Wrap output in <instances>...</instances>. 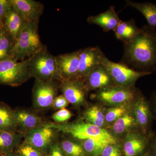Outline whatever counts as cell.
I'll return each instance as SVG.
<instances>
[{
    "label": "cell",
    "mask_w": 156,
    "mask_h": 156,
    "mask_svg": "<svg viewBox=\"0 0 156 156\" xmlns=\"http://www.w3.org/2000/svg\"><path fill=\"white\" fill-rule=\"evenodd\" d=\"M134 38L124 43L122 61L132 69L152 73L156 71V30L146 25Z\"/></svg>",
    "instance_id": "1"
},
{
    "label": "cell",
    "mask_w": 156,
    "mask_h": 156,
    "mask_svg": "<svg viewBox=\"0 0 156 156\" xmlns=\"http://www.w3.org/2000/svg\"><path fill=\"white\" fill-rule=\"evenodd\" d=\"M39 20L24 21L10 52V57L17 61L30 58L43 47L38 32Z\"/></svg>",
    "instance_id": "2"
},
{
    "label": "cell",
    "mask_w": 156,
    "mask_h": 156,
    "mask_svg": "<svg viewBox=\"0 0 156 156\" xmlns=\"http://www.w3.org/2000/svg\"><path fill=\"white\" fill-rule=\"evenodd\" d=\"M29 58V71L31 77L44 82H61L58 74L56 56L48 51L44 45L38 52Z\"/></svg>",
    "instance_id": "3"
},
{
    "label": "cell",
    "mask_w": 156,
    "mask_h": 156,
    "mask_svg": "<svg viewBox=\"0 0 156 156\" xmlns=\"http://www.w3.org/2000/svg\"><path fill=\"white\" fill-rule=\"evenodd\" d=\"M46 126L58 131L68 134L79 140L91 138H105L117 143L114 136L105 129L97 127L87 122L72 123H48Z\"/></svg>",
    "instance_id": "4"
},
{
    "label": "cell",
    "mask_w": 156,
    "mask_h": 156,
    "mask_svg": "<svg viewBox=\"0 0 156 156\" xmlns=\"http://www.w3.org/2000/svg\"><path fill=\"white\" fill-rule=\"evenodd\" d=\"M29 58L17 61L8 58L0 62V84L12 87L21 86L31 77Z\"/></svg>",
    "instance_id": "5"
},
{
    "label": "cell",
    "mask_w": 156,
    "mask_h": 156,
    "mask_svg": "<svg viewBox=\"0 0 156 156\" xmlns=\"http://www.w3.org/2000/svg\"><path fill=\"white\" fill-rule=\"evenodd\" d=\"M101 64L105 66L112 79L115 86L126 88H134L136 81L151 73L139 72L128 67L122 62L111 61L104 55Z\"/></svg>",
    "instance_id": "6"
},
{
    "label": "cell",
    "mask_w": 156,
    "mask_h": 156,
    "mask_svg": "<svg viewBox=\"0 0 156 156\" xmlns=\"http://www.w3.org/2000/svg\"><path fill=\"white\" fill-rule=\"evenodd\" d=\"M61 82L58 81L44 82L35 78L32 89L33 104L38 110L51 107L53 101L57 96Z\"/></svg>",
    "instance_id": "7"
},
{
    "label": "cell",
    "mask_w": 156,
    "mask_h": 156,
    "mask_svg": "<svg viewBox=\"0 0 156 156\" xmlns=\"http://www.w3.org/2000/svg\"><path fill=\"white\" fill-rule=\"evenodd\" d=\"M140 93L133 88L113 86L98 90L97 99L108 105L117 106L134 101Z\"/></svg>",
    "instance_id": "8"
},
{
    "label": "cell",
    "mask_w": 156,
    "mask_h": 156,
    "mask_svg": "<svg viewBox=\"0 0 156 156\" xmlns=\"http://www.w3.org/2000/svg\"><path fill=\"white\" fill-rule=\"evenodd\" d=\"M57 130L46 125L27 131L23 134L24 141L46 155L55 142Z\"/></svg>",
    "instance_id": "9"
},
{
    "label": "cell",
    "mask_w": 156,
    "mask_h": 156,
    "mask_svg": "<svg viewBox=\"0 0 156 156\" xmlns=\"http://www.w3.org/2000/svg\"><path fill=\"white\" fill-rule=\"evenodd\" d=\"M79 52V67L77 80L83 81L94 68L101 64L104 54L98 47L81 49Z\"/></svg>",
    "instance_id": "10"
},
{
    "label": "cell",
    "mask_w": 156,
    "mask_h": 156,
    "mask_svg": "<svg viewBox=\"0 0 156 156\" xmlns=\"http://www.w3.org/2000/svg\"><path fill=\"white\" fill-rule=\"evenodd\" d=\"M60 89L62 95L73 106L80 107L86 103L89 91L83 81L78 80H63L61 82Z\"/></svg>",
    "instance_id": "11"
},
{
    "label": "cell",
    "mask_w": 156,
    "mask_h": 156,
    "mask_svg": "<svg viewBox=\"0 0 156 156\" xmlns=\"http://www.w3.org/2000/svg\"><path fill=\"white\" fill-rule=\"evenodd\" d=\"M56 64L61 81L77 80L79 67V52L60 54L56 56Z\"/></svg>",
    "instance_id": "12"
},
{
    "label": "cell",
    "mask_w": 156,
    "mask_h": 156,
    "mask_svg": "<svg viewBox=\"0 0 156 156\" xmlns=\"http://www.w3.org/2000/svg\"><path fill=\"white\" fill-rule=\"evenodd\" d=\"M149 137L141 131H133L126 135L123 143L124 156H140L148 150Z\"/></svg>",
    "instance_id": "13"
},
{
    "label": "cell",
    "mask_w": 156,
    "mask_h": 156,
    "mask_svg": "<svg viewBox=\"0 0 156 156\" xmlns=\"http://www.w3.org/2000/svg\"><path fill=\"white\" fill-rule=\"evenodd\" d=\"M12 8L23 21L33 22L39 20L44 11L41 3L33 0H11Z\"/></svg>",
    "instance_id": "14"
},
{
    "label": "cell",
    "mask_w": 156,
    "mask_h": 156,
    "mask_svg": "<svg viewBox=\"0 0 156 156\" xmlns=\"http://www.w3.org/2000/svg\"><path fill=\"white\" fill-rule=\"evenodd\" d=\"M83 83L89 91L99 90L115 86L108 72L101 64L94 68L88 74Z\"/></svg>",
    "instance_id": "15"
},
{
    "label": "cell",
    "mask_w": 156,
    "mask_h": 156,
    "mask_svg": "<svg viewBox=\"0 0 156 156\" xmlns=\"http://www.w3.org/2000/svg\"><path fill=\"white\" fill-rule=\"evenodd\" d=\"M133 113L137 126L141 132L147 135L153 115L149 103L141 94L134 101Z\"/></svg>",
    "instance_id": "16"
},
{
    "label": "cell",
    "mask_w": 156,
    "mask_h": 156,
    "mask_svg": "<svg viewBox=\"0 0 156 156\" xmlns=\"http://www.w3.org/2000/svg\"><path fill=\"white\" fill-rule=\"evenodd\" d=\"M121 20L113 6H110L108 10L103 13L90 16L87 19V22L89 23L98 26L106 32L114 30Z\"/></svg>",
    "instance_id": "17"
},
{
    "label": "cell",
    "mask_w": 156,
    "mask_h": 156,
    "mask_svg": "<svg viewBox=\"0 0 156 156\" xmlns=\"http://www.w3.org/2000/svg\"><path fill=\"white\" fill-rule=\"evenodd\" d=\"M17 127L21 134L44 125L41 118L34 113L27 110L15 111Z\"/></svg>",
    "instance_id": "18"
},
{
    "label": "cell",
    "mask_w": 156,
    "mask_h": 156,
    "mask_svg": "<svg viewBox=\"0 0 156 156\" xmlns=\"http://www.w3.org/2000/svg\"><path fill=\"white\" fill-rule=\"evenodd\" d=\"M140 30L136 26L135 20L131 19L128 21L121 20L113 31L116 38L124 44L134 38Z\"/></svg>",
    "instance_id": "19"
},
{
    "label": "cell",
    "mask_w": 156,
    "mask_h": 156,
    "mask_svg": "<svg viewBox=\"0 0 156 156\" xmlns=\"http://www.w3.org/2000/svg\"><path fill=\"white\" fill-rule=\"evenodd\" d=\"M126 7H129L140 11L145 17L148 26L151 28L156 27V4L148 2L138 3L127 0Z\"/></svg>",
    "instance_id": "20"
},
{
    "label": "cell",
    "mask_w": 156,
    "mask_h": 156,
    "mask_svg": "<svg viewBox=\"0 0 156 156\" xmlns=\"http://www.w3.org/2000/svg\"><path fill=\"white\" fill-rule=\"evenodd\" d=\"M23 22V20L13 9L4 18L3 30L9 34L14 42L17 39Z\"/></svg>",
    "instance_id": "21"
},
{
    "label": "cell",
    "mask_w": 156,
    "mask_h": 156,
    "mask_svg": "<svg viewBox=\"0 0 156 156\" xmlns=\"http://www.w3.org/2000/svg\"><path fill=\"white\" fill-rule=\"evenodd\" d=\"M23 136L20 133L0 131V153L5 155L14 151Z\"/></svg>",
    "instance_id": "22"
},
{
    "label": "cell",
    "mask_w": 156,
    "mask_h": 156,
    "mask_svg": "<svg viewBox=\"0 0 156 156\" xmlns=\"http://www.w3.org/2000/svg\"><path fill=\"white\" fill-rule=\"evenodd\" d=\"M17 128L15 111L5 104L0 103V130L15 132Z\"/></svg>",
    "instance_id": "23"
},
{
    "label": "cell",
    "mask_w": 156,
    "mask_h": 156,
    "mask_svg": "<svg viewBox=\"0 0 156 156\" xmlns=\"http://www.w3.org/2000/svg\"><path fill=\"white\" fill-rule=\"evenodd\" d=\"M80 141L88 156H99L108 144L117 143L108 139L99 137L89 138Z\"/></svg>",
    "instance_id": "24"
},
{
    "label": "cell",
    "mask_w": 156,
    "mask_h": 156,
    "mask_svg": "<svg viewBox=\"0 0 156 156\" xmlns=\"http://www.w3.org/2000/svg\"><path fill=\"white\" fill-rule=\"evenodd\" d=\"M59 144L66 156H88L80 142L66 139L59 142Z\"/></svg>",
    "instance_id": "25"
},
{
    "label": "cell",
    "mask_w": 156,
    "mask_h": 156,
    "mask_svg": "<svg viewBox=\"0 0 156 156\" xmlns=\"http://www.w3.org/2000/svg\"><path fill=\"white\" fill-rule=\"evenodd\" d=\"M83 116L87 122L100 128H102L105 121V115L101 109L96 105L87 109Z\"/></svg>",
    "instance_id": "26"
},
{
    "label": "cell",
    "mask_w": 156,
    "mask_h": 156,
    "mask_svg": "<svg viewBox=\"0 0 156 156\" xmlns=\"http://www.w3.org/2000/svg\"><path fill=\"white\" fill-rule=\"evenodd\" d=\"M135 126H137V124L134 115L132 116L128 113H126L115 121L112 128L115 134H120Z\"/></svg>",
    "instance_id": "27"
},
{
    "label": "cell",
    "mask_w": 156,
    "mask_h": 156,
    "mask_svg": "<svg viewBox=\"0 0 156 156\" xmlns=\"http://www.w3.org/2000/svg\"><path fill=\"white\" fill-rule=\"evenodd\" d=\"M14 43L11 36L4 30L0 38V62L10 57Z\"/></svg>",
    "instance_id": "28"
},
{
    "label": "cell",
    "mask_w": 156,
    "mask_h": 156,
    "mask_svg": "<svg viewBox=\"0 0 156 156\" xmlns=\"http://www.w3.org/2000/svg\"><path fill=\"white\" fill-rule=\"evenodd\" d=\"M127 104L117 105L107 109L105 115L107 122H114L115 121L127 113Z\"/></svg>",
    "instance_id": "29"
},
{
    "label": "cell",
    "mask_w": 156,
    "mask_h": 156,
    "mask_svg": "<svg viewBox=\"0 0 156 156\" xmlns=\"http://www.w3.org/2000/svg\"><path fill=\"white\" fill-rule=\"evenodd\" d=\"M14 152L17 156H44L41 152L24 141L18 145Z\"/></svg>",
    "instance_id": "30"
},
{
    "label": "cell",
    "mask_w": 156,
    "mask_h": 156,
    "mask_svg": "<svg viewBox=\"0 0 156 156\" xmlns=\"http://www.w3.org/2000/svg\"><path fill=\"white\" fill-rule=\"evenodd\" d=\"M122 148L118 144H109L105 146L99 156H122Z\"/></svg>",
    "instance_id": "31"
},
{
    "label": "cell",
    "mask_w": 156,
    "mask_h": 156,
    "mask_svg": "<svg viewBox=\"0 0 156 156\" xmlns=\"http://www.w3.org/2000/svg\"><path fill=\"white\" fill-rule=\"evenodd\" d=\"M72 115L69 111L66 108L59 110L54 113L52 116V119L54 122L58 124L64 123L71 118Z\"/></svg>",
    "instance_id": "32"
},
{
    "label": "cell",
    "mask_w": 156,
    "mask_h": 156,
    "mask_svg": "<svg viewBox=\"0 0 156 156\" xmlns=\"http://www.w3.org/2000/svg\"><path fill=\"white\" fill-rule=\"evenodd\" d=\"M12 9L11 0H0V18L4 20Z\"/></svg>",
    "instance_id": "33"
},
{
    "label": "cell",
    "mask_w": 156,
    "mask_h": 156,
    "mask_svg": "<svg viewBox=\"0 0 156 156\" xmlns=\"http://www.w3.org/2000/svg\"><path fill=\"white\" fill-rule=\"evenodd\" d=\"M69 102L63 95L56 96L53 101L52 106L56 109H61L65 108L67 106Z\"/></svg>",
    "instance_id": "34"
},
{
    "label": "cell",
    "mask_w": 156,
    "mask_h": 156,
    "mask_svg": "<svg viewBox=\"0 0 156 156\" xmlns=\"http://www.w3.org/2000/svg\"><path fill=\"white\" fill-rule=\"evenodd\" d=\"M44 156H66L59 142H55L51 146L49 152Z\"/></svg>",
    "instance_id": "35"
},
{
    "label": "cell",
    "mask_w": 156,
    "mask_h": 156,
    "mask_svg": "<svg viewBox=\"0 0 156 156\" xmlns=\"http://www.w3.org/2000/svg\"><path fill=\"white\" fill-rule=\"evenodd\" d=\"M149 140L148 151L154 156H156V134Z\"/></svg>",
    "instance_id": "36"
},
{
    "label": "cell",
    "mask_w": 156,
    "mask_h": 156,
    "mask_svg": "<svg viewBox=\"0 0 156 156\" xmlns=\"http://www.w3.org/2000/svg\"><path fill=\"white\" fill-rule=\"evenodd\" d=\"M149 103L152 115L154 114L156 117V92L153 95L151 102V103L149 102Z\"/></svg>",
    "instance_id": "37"
},
{
    "label": "cell",
    "mask_w": 156,
    "mask_h": 156,
    "mask_svg": "<svg viewBox=\"0 0 156 156\" xmlns=\"http://www.w3.org/2000/svg\"><path fill=\"white\" fill-rule=\"evenodd\" d=\"M5 156H17L16 154L14 152H12L9 153L5 154Z\"/></svg>",
    "instance_id": "38"
},
{
    "label": "cell",
    "mask_w": 156,
    "mask_h": 156,
    "mask_svg": "<svg viewBox=\"0 0 156 156\" xmlns=\"http://www.w3.org/2000/svg\"><path fill=\"white\" fill-rule=\"evenodd\" d=\"M140 156H154L152 154H151L149 151L148 150L144 154H142V155Z\"/></svg>",
    "instance_id": "39"
},
{
    "label": "cell",
    "mask_w": 156,
    "mask_h": 156,
    "mask_svg": "<svg viewBox=\"0 0 156 156\" xmlns=\"http://www.w3.org/2000/svg\"><path fill=\"white\" fill-rule=\"evenodd\" d=\"M3 22H4V20L0 18V29H3Z\"/></svg>",
    "instance_id": "40"
},
{
    "label": "cell",
    "mask_w": 156,
    "mask_h": 156,
    "mask_svg": "<svg viewBox=\"0 0 156 156\" xmlns=\"http://www.w3.org/2000/svg\"><path fill=\"white\" fill-rule=\"evenodd\" d=\"M3 31H4V30L3 29H0V38L2 34Z\"/></svg>",
    "instance_id": "41"
},
{
    "label": "cell",
    "mask_w": 156,
    "mask_h": 156,
    "mask_svg": "<svg viewBox=\"0 0 156 156\" xmlns=\"http://www.w3.org/2000/svg\"><path fill=\"white\" fill-rule=\"evenodd\" d=\"M0 156H5V155L3 154L2 153H0Z\"/></svg>",
    "instance_id": "42"
},
{
    "label": "cell",
    "mask_w": 156,
    "mask_h": 156,
    "mask_svg": "<svg viewBox=\"0 0 156 156\" xmlns=\"http://www.w3.org/2000/svg\"><path fill=\"white\" fill-rule=\"evenodd\" d=\"M0 131H1V130H0Z\"/></svg>",
    "instance_id": "43"
}]
</instances>
